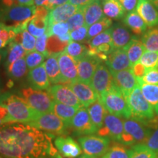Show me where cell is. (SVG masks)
I'll list each match as a JSON object with an SVG mask.
<instances>
[{
  "mask_svg": "<svg viewBox=\"0 0 158 158\" xmlns=\"http://www.w3.org/2000/svg\"><path fill=\"white\" fill-rule=\"evenodd\" d=\"M54 138L29 124H5L0 127V155L5 158H62L53 145Z\"/></svg>",
  "mask_w": 158,
  "mask_h": 158,
  "instance_id": "1",
  "label": "cell"
},
{
  "mask_svg": "<svg viewBox=\"0 0 158 158\" xmlns=\"http://www.w3.org/2000/svg\"><path fill=\"white\" fill-rule=\"evenodd\" d=\"M0 103L7 110V123L29 124L39 114L30 107L24 98L16 94H2L0 97Z\"/></svg>",
  "mask_w": 158,
  "mask_h": 158,
  "instance_id": "2",
  "label": "cell"
},
{
  "mask_svg": "<svg viewBox=\"0 0 158 158\" xmlns=\"http://www.w3.org/2000/svg\"><path fill=\"white\" fill-rule=\"evenodd\" d=\"M35 12L36 6L35 5L16 4L8 8L2 9L0 11V18L5 22L11 23L9 26H12L16 34H19L27 29V25L30 20L34 17Z\"/></svg>",
  "mask_w": 158,
  "mask_h": 158,
  "instance_id": "3",
  "label": "cell"
},
{
  "mask_svg": "<svg viewBox=\"0 0 158 158\" xmlns=\"http://www.w3.org/2000/svg\"><path fill=\"white\" fill-rule=\"evenodd\" d=\"M100 99L109 113L123 119L132 117L127 99L115 84L110 90L100 96Z\"/></svg>",
  "mask_w": 158,
  "mask_h": 158,
  "instance_id": "4",
  "label": "cell"
},
{
  "mask_svg": "<svg viewBox=\"0 0 158 158\" xmlns=\"http://www.w3.org/2000/svg\"><path fill=\"white\" fill-rule=\"evenodd\" d=\"M124 120V132L120 143L124 146H133L144 143L151 133L152 127H148L145 122L133 118Z\"/></svg>",
  "mask_w": 158,
  "mask_h": 158,
  "instance_id": "5",
  "label": "cell"
},
{
  "mask_svg": "<svg viewBox=\"0 0 158 158\" xmlns=\"http://www.w3.org/2000/svg\"><path fill=\"white\" fill-rule=\"evenodd\" d=\"M127 100L132 114L131 118L146 122L155 117V112L142 93L139 84L130 92Z\"/></svg>",
  "mask_w": 158,
  "mask_h": 158,
  "instance_id": "6",
  "label": "cell"
},
{
  "mask_svg": "<svg viewBox=\"0 0 158 158\" xmlns=\"http://www.w3.org/2000/svg\"><path fill=\"white\" fill-rule=\"evenodd\" d=\"M29 124L53 135H64L70 126L61 119L53 112L39 113Z\"/></svg>",
  "mask_w": 158,
  "mask_h": 158,
  "instance_id": "7",
  "label": "cell"
},
{
  "mask_svg": "<svg viewBox=\"0 0 158 158\" xmlns=\"http://www.w3.org/2000/svg\"><path fill=\"white\" fill-rule=\"evenodd\" d=\"M21 93L30 107L38 113L53 112L54 101L48 92L29 87L23 89Z\"/></svg>",
  "mask_w": 158,
  "mask_h": 158,
  "instance_id": "8",
  "label": "cell"
},
{
  "mask_svg": "<svg viewBox=\"0 0 158 158\" xmlns=\"http://www.w3.org/2000/svg\"><path fill=\"white\" fill-rule=\"evenodd\" d=\"M84 155L92 157H102L110 148V139L100 135H88L78 138Z\"/></svg>",
  "mask_w": 158,
  "mask_h": 158,
  "instance_id": "9",
  "label": "cell"
},
{
  "mask_svg": "<svg viewBox=\"0 0 158 158\" xmlns=\"http://www.w3.org/2000/svg\"><path fill=\"white\" fill-rule=\"evenodd\" d=\"M124 132L123 118L106 111L103 125L98 130V135L108 137L114 141L120 143Z\"/></svg>",
  "mask_w": 158,
  "mask_h": 158,
  "instance_id": "10",
  "label": "cell"
},
{
  "mask_svg": "<svg viewBox=\"0 0 158 158\" xmlns=\"http://www.w3.org/2000/svg\"><path fill=\"white\" fill-rule=\"evenodd\" d=\"M114 84L113 76L107 65L100 63L97 68L91 81V86L94 89L100 98L110 90Z\"/></svg>",
  "mask_w": 158,
  "mask_h": 158,
  "instance_id": "11",
  "label": "cell"
},
{
  "mask_svg": "<svg viewBox=\"0 0 158 158\" xmlns=\"http://www.w3.org/2000/svg\"><path fill=\"white\" fill-rule=\"evenodd\" d=\"M48 92L55 102L76 107L78 109L82 108L76 94L67 84H54L48 88Z\"/></svg>",
  "mask_w": 158,
  "mask_h": 158,
  "instance_id": "12",
  "label": "cell"
},
{
  "mask_svg": "<svg viewBox=\"0 0 158 158\" xmlns=\"http://www.w3.org/2000/svg\"><path fill=\"white\" fill-rule=\"evenodd\" d=\"M70 127L78 135H92L98 133V128L91 119L86 108H81L70 122Z\"/></svg>",
  "mask_w": 158,
  "mask_h": 158,
  "instance_id": "13",
  "label": "cell"
},
{
  "mask_svg": "<svg viewBox=\"0 0 158 158\" xmlns=\"http://www.w3.org/2000/svg\"><path fill=\"white\" fill-rule=\"evenodd\" d=\"M67 85L76 94L82 107L87 108L99 98V95L90 84L83 82L79 79L69 83Z\"/></svg>",
  "mask_w": 158,
  "mask_h": 158,
  "instance_id": "14",
  "label": "cell"
},
{
  "mask_svg": "<svg viewBox=\"0 0 158 158\" xmlns=\"http://www.w3.org/2000/svg\"><path fill=\"white\" fill-rule=\"evenodd\" d=\"M57 58L62 76L63 84H68L78 80V65L76 61L64 51L57 54Z\"/></svg>",
  "mask_w": 158,
  "mask_h": 158,
  "instance_id": "15",
  "label": "cell"
},
{
  "mask_svg": "<svg viewBox=\"0 0 158 158\" xmlns=\"http://www.w3.org/2000/svg\"><path fill=\"white\" fill-rule=\"evenodd\" d=\"M111 73L114 80V84L119 89L126 99L133 89L139 84L137 78L133 75L131 68Z\"/></svg>",
  "mask_w": 158,
  "mask_h": 158,
  "instance_id": "16",
  "label": "cell"
},
{
  "mask_svg": "<svg viewBox=\"0 0 158 158\" xmlns=\"http://www.w3.org/2000/svg\"><path fill=\"white\" fill-rule=\"evenodd\" d=\"M100 63H102V61L98 56L89 54L80 59L77 62L79 80L90 84L94 72Z\"/></svg>",
  "mask_w": 158,
  "mask_h": 158,
  "instance_id": "17",
  "label": "cell"
},
{
  "mask_svg": "<svg viewBox=\"0 0 158 158\" xmlns=\"http://www.w3.org/2000/svg\"><path fill=\"white\" fill-rule=\"evenodd\" d=\"M79 8L80 7L68 2L54 7L49 12L45 20L47 29L54 23L66 22L78 10Z\"/></svg>",
  "mask_w": 158,
  "mask_h": 158,
  "instance_id": "18",
  "label": "cell"
},
{
  "mask_svg": "<svg viewBox=\"0 0 158 158\" xmlns=\"http://www.w3.org/2000/svg\"><path fill=\"white\" fill-rule=\"evenodd\" d=\"M54 146L59 152L64 157H77L82 153V149L80 145L69 136L57 137L54 141Z\"/></svg>",
  "mask_w": 158,
  "mask_h": 158,
  "instance_id": "19",
  "label": "cell"
},
{
  "mask_svg": "<svg viewBox=\"0 0 158 158\" xmlns=\"http://www.w3.org/2000/svg\"><path fill=\"white\" fill-rule=\"evenodd\" d=\"M106 64L111 73H116L132 68L127 52L124 48L114 49L108 55Z\"/></svg>",
  "mask_w": 158,
  "mask_h": 158,
  "instance_id": "20",
  "label": "cell"
},
{
  "mask_svg": "<svg viewBox=\"0 0 158 158\" xmlns=\"http://www.w3.org/2000/svg\"><path fill=\"white\" fill-rule=\"evenodd\" d=\"M136 12L149 28L158 26V10L149 0H138Z\"/></svg>",
  "mask_w": 158,
  "mask_h": 158,
  "instance_id": "21",
  "label": "cell"
},
{
  "mask_svg": "<svg viewBox=\"0 0 158 158\" xmlns=\"http://www.w3.org/2000/svg\"><path fill=\"white\" fill-rule=\"evenodd\" d=\"M28 81L31 86L35 89H48L51 83L47 75L44 63L30 70L28 75Z\"/></svg>",
  "mask_w": 158,
  "mask_h": 158,
  "instance_id": "22",
  "label": "cell"
},
{
  "mask_svg": "<svg viewBox=\"0 0 158 158\" xmlns=\"http://www.w3.org/2000/svg\"><path fill=\"white\" fill-rule=\"evenodd\" d=\"M112 43L115 49L124 48L131 41L133 36L123 24L116 23L110 27Z\"/></svg>",
  "mask_w": 158,
  "mask_h": 158,
  "instance_id": "23",
  "label": "cell"
},
{
  "mask_svg": "<svg viewBox=\"0 0 158 158\" xmlns=\"http://www.w3.org/2000/svg\"><path fill=\"white\" fill-rule=\"evenodd\" d=\"M83 8H84L85 23L88 27L100 21L105 17L101 0H94Z\"/></svg>",
  "mask_w": 158,
  "mask_h": 158,
  "instance_id": "24",
  "label": "cell"
},
{
  "mask_svg": "<svg viewBox=\"0 0 158 158\" xmlns=\"http://www.w3.org/2000/svg\"><path fill=\"white\" fill-rule=\"evenodd\" d=\"M57 54L50 55L47 57L46 60L44 62L47 75H48L50 83L52 84H63L62 76L61 74L60 69H59Z\"/></svg>",
  "mask_w": 158,
  "mask_h": 158,
  "instance_id": "25",
  "label": "cell"
},
{
  "mask_svg": "<svg viewBox=\"0 0 158 158\" xmlns=\"http://www.w3.org/2000/svg\"><path fill=\"white\" fill-rule=\"evenodd\" d=\"M123 22L136 35H143L147 30V25L145 21L135 11L128 13L124 17Z\"/></svg>",
  "mask_w": 158,
  "mask_h": 158,
  "instance_id": "26",
  "label": "cell"
},
{
  "mask_svg": "<svg viewBox=\"0 0 158 158\" xmlns=\"http://www.w3.org/2000/svg\"><path fill=\"white\" fill-rule=\"evenodd\" d=\"M104 15L110 19L119 20L124 18L125 10L118 0H102Z\"/></svg>",
  "mask_w": 158,
  "mask_h": 158,
  "instance_id": "27",
  "label": "cell"
},
{
  "mask_svg": "<svg viewBox=\"0 0 158 158\" xmlns=\"http://www.w3.org/2000/svg\"><path fill=\"white\" fill-rule=\"evenodd\" d=\"M124 49L127 52L130 64L133 66L135 63L139 62L140 59L144 53L145 48L141 40H140L138 37L133 36L129 44Z\"/></svg>",
  "mask_w": 158,
  "mask_h": 158,
  "instance_id": "28",
  "label": "cell"
},
{
  "mask_svg": "<svg viewBox=\"0 0 158 158\" xmlns=\"http://www.w3.org/2000/svg\"><path fill=\"white\" fill-rule=\"evenodd\" d=\"M87 110L92 122L98 128V130L100 129L103 125L104 118L107 110L104 107L100 98L94 103L90 105L87 108Z\"/></svg>",
  "mask_w": 158,
  "mask_h": 158,
  "instance_id": "29",
  "label": "cell"
},
{
  "mask_svg": "<svg viewBox=\"0 0 158 158\" xmlns=\"http://www.w3.org/2000/svg\"><path fill=\"white\" fill-rule=\"evenodd\" d=\"M146 100L152 106L155 114L158 116V84H139Z\"/></svg>",
  "mask_w": 158,
  "mask_h": 158,
  "instance_id": "30",
  "label": "cell"
},
{
  "mask_svg": "<svg viewBox=\"0 0 158 158\" xmlns=\"http://www.w3.org/2000/svg\"><path fill=\"white\" fill-rule=\"evenodd\" d=\"M78 110V108L76 107H73V106L59 103V102L54 101L53 113L56 114L57 116H59L65 123L70 126V122L74 116L76 114Z\"/></svg>",
  "mask_w": 158,
  "mask_h": 158,
  "instance_id": "31",
  "label": "cell"
},
{
  "mask_svg": "<svg viewBox=\"0 0 158 158\" xmlns=\"http://www.w3.org/2000/svg\"><path fill=\"white\" fill-rule=\"evenodd\" d=\"M141 40L146 50L158 53V27H152L146 31Z\"/></svg>",
  "mask_w": 158,
  "mask_h": 158,
  "instance_id": "32",
  "label": "cell"
},
{
  "mask_svg": "<svg viewBox=\"0 0 158 158\" xmlns=\"http://www.w3.org/2000/svg\"><path fill=\"white\" fill-rule=\"evenodd\" d=\"M45 20L46 19H44V18L37 17L34 15V17L30 20L28 25H27V30L35 37L42 36L46 33L47 30Z\"/></svg>",
  "mask_w": 158,
  "mask_h": 158,
  "instance_id": "33",
  "label": "cell"
},
{
  "mask_svg": "<svg viewBox=\"0 0 158 158\" xmlns=\"http://www.w3.org/2000/svg\"><path fill=\"white\" fill-rule=\"evenodd\" d=\"M27 65L26 63L25 57L18 59L11 64L6 67L7 73L10 78L19 79L23 78L27 73Z\"/></svg>",
  "mask_w": 158,
  "mask_h": 158,
  "instance_id": "34",
  "label": "cell"
},
{
  "mask_svg": "<svg viewBox=\"0 0 158 158\" xmlns=\"http://www.w3.org/2000/svg\"><path fill=\"white\" fill-rule=\"evenodd\" d=\"M26 54H27V51L23 48L22 45L14 41H12L11 43H10L8 48H7V57L5 66H8L18 59L25 57Z\"/></svg>",
  "mask_w": 158,
  "mask_h": 158,
  "instance_id": "35",
  "label": "cell"
},
{
  "mask_svg": "<svg viewBox=\"0 0 158 158\" xmlns=\"http://www.w3.org/2000/svg\"><path fill=\"white\" fill-rule=\"evenodd\" d=\"M64 52L73 57L76 62L84 58L88 54V46L84 45L77 42H70L64 49Z\"/></svg>",
  "mask_w": 158,
  "mask_h": 158,
  "instance_id": "36",
  "label": "cell"
},
{
  "mask_svg": "<svg viewBox=\"0 0 158 158\" xmlns=\"http://www.w3.org/2000/svg\"><path fill=\"white\" fill-rule=\"evenodd\" d=\"M112 24H113V23H112L111 19L108 17H104L100 21L91 25L88 29L87 41L93 38L94 37L97 36L99 34H100V33L103 32L104 31L110 28Z\"/></svg>",
  "mask_w": 158,
  "mask_h": 158,
  "instance_id": "37",
  "label": "cell"
},
{
  "mask_svg": "<svg viewBox=\"0 0 158 158\" xmlns=\"http://www.w3.org/2000/svg\"><path fill=\"white\" fill-rule=\"evenodd\" d=\"M13 41L22 45L27 52L35 50L36 38L31 35L27 29L17 34Z\"/></svg>",
  "mask_w": 158,
  "mask_h": 158,
  "instance_id": "38",
  "label": "cell"
},
{
  "mask_svg": "<svg viewBox=\"0 0 158 158\" xmlns=\"http://www.w3.org/2000/svg\"><path fill=\"white\" fill-rule=\"evenodd\" d=\"M16 35L15 29L12 26L0 22V50L13 41Z\"/></svg>",
  "mask_w": 158,
  "mask_h": 158,
  "instance_id": "39",
  "label": "cell"
},
{
  "mask_svg": "<svg viewBox=\"0 0 158 158\" xmlns=\"http://www.w3.org/2000/svg\"><path fill=\"white\" fill-rule=\"evenodd\" d=\"M133 150L127 149L124 145L115 144L109 148L102 158H131Z\"/></svg>",
  "mask_w": 158,
  "mask_h": 158,
  "instance_id": "40",
  "label": "cell"
},
{
  "mask_svg": "<svg viewBox=\"0 0 158 158\" xmlns=\"http://www.w3.org/2000/svg\"><path fill=\"white\" fill-rule=\"evenodd\" d=\"M133 150L131 158H158V152L152 151L144 143L135 144L131 147Z\"/></svg>",
  "mask_w": 158,
  "mask_h": 158,
  "instance_id": "41",
  "label": "cell"
},
{
  "mask_svg": "<svg viewBox=\"0 0 158 158\" xmlns=\"http://www.w3.org/2000/svg\"><path fill=\"white\" fill-rule=\"evenodd\" d=\"M68 43L62 42L57 36H50L48 38L47 52L48 56L52 54H57L64 51Z\"/></svg>",
  "mask_w": 158,
  "mask_h": 158,
  "instance_id": "42",
  "label": "cell"
},
{
  "mask_svg": "<svg viewBox=\"0 0 158 158\" xmlns=\"http://www.w3.org/2000/svg\"><path fill=\"white\" fill-rule=\"evenodd\" d=\"M45 57L46 56L35 50L28 51L25 56L26 63L29 70H31L43 64Z\"/></svg>",
  "mask_w": 158,
  "mask_h": 158,
  "instance_id": "43",
  "label": "cell"
},
{
  "mask_svg": "<svg viewBox=\"0 0 158 158\" xmlns=\"http://www.w3.org/2000/svg\"><path fill=\"white\" fill-rule=\"evenodd\" d=\"M88 46L91 48H97L99 45L104 44V43H112L111 37V29L109 28L103 32L100 33L97 36L94 37L89 40L87 41ZM113 44V43H112Z\"/></svg>",
  "mask_w": 158,
  "mask_h": 158,
  "instance_id": "44",
  "label": "cell"
},
{
  "mask_svg": "<svg viewBox=\"0 0 158 158\" xmlns=\"http://www.w3.org/2000/svg\"><path fill=\"white\" fill-rule=\"evenodd\" d=\"M68 23L70 31L74 30V29H78L79 27H81L83 26L86 25L85 23L84 8L80 7L78 11L75 14H73L66 21Z\"/></svg>",
  "mask_w": 158,
  "mask_h": 158,
  "instance_id": "45",
  "label": "cell"
},
{
  "mask_svg": "<svg viewBox=\"0 0 158 158\" xmlns=\"http://www.w3.org/2000/svg\"><path fill=\"white\" fill-rule=\"evenodd\" d=\"M139 62L147 70L156 68L158 66V53L149 51H144Z\"/></svg>",
  "mask_w": 158,
  "mask_h": 158,
  "instance_id": "46",
  "label": "cell"
},
{
  "mask_svg": "<svg viewBox=\"0 0 158 158\" xmlns=\"http://www.w3.org/2000/svg\"><path fill=\"white\" fill-rule=\"evenodd\" d=\"M70 32V28H69L67 22H58L54 23L50 26L46 30V34L48 37L50 36H62L67 33Z\"/></svg>",
  "mask_w": 158,
  "mask_h": 158,
  "instance_id": "47",
  "label": "cell"
},
{
  "mask_svg": "<svg viewBox=\"0 0 158 158\" xmlns=\"http://www.w3.org/2000/svg\"><path fill=\"white\" fill-rule=\"evenodd\" d=\"M89 27L86 25L79 27L78 29H74L70 31V37L72 40L75 42H84L87 41V35H88Z\"/></svg>",
  "mask_w": 158,
  "mask_h": 158,
  "instance_id": "48",
  "label": "cell"
},
{
  "mask_svg": "<svg viewBox=\"0 0 158 158\" xmlns=\"http://www.w3.org/2000/svg\"><path fill=\"white\" fill-rule=\"evenodd\" d=\"M144 144L152 151L158 152V124L152 127L151 133Z\"/></svg>",
  "mask_w": 158,
  "mask_h": 158,
  "instance_id": "49",
  "label": "cell"
},
{
  "mask_svg": "<svg viewBox=\"0 0 158 158\" xmlns=\"http://www.w3.org/2000/svg\"><path fill=\"white\" fill-rule=\"evenodd\" d=\"M138 82L139 84H158V66L147 70L144 76Z\"/></svg>",
  "mask_w": 158,
  "mask_h": 158,
  "instance_id": "50",
  "label": "cell"
},
{
  "mask_svg": "<svg viewBox=\"0 0 158 158\" xmlns=\"http://www.w3.org/2000/svg\"><path fill=\"white\" fill-rule=\"evenodd\" d=\"M48 36L46 34H44L42 36L37 37L36 44H35V51H38L45 56L48 57L47 52V43H48Z\"/></svg>",
  "mask_w": 158,
  "mask_h": 158,
  "instance_id": "51",
  "label": "cell"
},
{
  "mask_svg": "<svg viewBox=\"0 0 158 158\" xmlns=\"http://www.w3.org/2000/svg\"><path fill=\"white\" fill-rule=\"evenodd\" d=\"M131 70L133 71V75L135 76V78H137L138 81L143 78L144 75L146 74V73H147V69L140 62H138L137 63H135V64H133V66H132Z\"/></svg>",
  "mask_w": 158,
  "mask_h": 158,
  "instance_id": "52",
  "label": "cell"
},
{
  "mask_svg": "<svg viewBox=\"0 0 158 158\" xmlns=\"http://www.w3.org/2000/svg\"><path fill=\"white\" fill-rule=\"evenodd\" d=\"M125 12L130 13L135 11L138 0H118Z\"/></svg>",
  "mask_w": 158,
  "mask_h": 158,
  "instance_id": "53",
  "label": "cell"
},
{
  "mask_svg": "<svg viewBox=\"0 0 158 158\" xmlns=\"http://www.w3.org/2000/svg\"><path fill=\"white\" fill-rule=\"evenodd\" d=\"M7 116H8V113L7 108L0 103V127L7 123Z\"/></svg>",
  "mask_w": 158,
  "mask_h": 158,
  "instance_id": "54",
  "label": "cell"
},
{
  "mask_svg": "<svg viewBox=\"0 0 158 158\" xmlns=\"http://www.w3.org/2000/svg\"><path fill=\"white\" fill-rule=\"evenodd\" d=\"M68 1L69 0H51L45 7L48 8L49 10H51L54 9V7H57V6L64 5L65 3H68Z\"/></svg>",
  "mask_w": 158,
  "mask_h": 158,
  "instance_id": "55",
  "label": "cell"
},
{
  "mask_svg": "<svg viewBox=\"0 0 158 158\" xmlns=\"http://www.w3.org/2000/svg\"><path fill=\"white\" fill-rule=\"evenodd\" d=\"M94 0H69L70 3L78 7H84Z\"/></svg>",
  "mask_w": 158,
  "mask_h": 158,
  "instance_id": "56",
  "label": "cell"
},
{
  "mask_svg": "<svg viewBox=\"0 0 158 158\" xmlns=\"http://www.w3.org/2000/svg\"><path fill=\"white\" fill-rule=\"evenodd\" d=\"M0 2L3 7L2 9H5L16 5L18 4V0H0Z\"/></svg>",
  "mask_w": 158,
  "mask_h": 158,
  "instance_id": "57",
  "label": "cell"
},
{
  "mask_svg": "<svg viewBox=\"0 0 158 158\" xmlns=\"http://www.w3.org/2000/svg\"><path fill=\"white\" fill-rule=\"evenodd\" d=\"M51 0H34L35 5L36 7H46Z\"/></svg>",
  "mask_w": 158,
  "mask_h": 158,
  "instance_id": "58",
  "label": "cell"
},
{
  "mask_svg": "<svg viewBox=\"0 0 158 158\" xmlns=\"http://www.w3.org/2000/svg\"><path fill=\"white\" fill-rule=\"evenodd\" d=\"M18 4L27 5H34V0H18Z\"/></svg>",
  "mask_w": 158,
  "mask_h": 158,
  "instance_id": "59",
  "label": "cell"
},
{
  "mask_svg": "<svg viewBox=\"0 0 158 158\" xmlns=\"http://www.w3.org/2000/svg\"><path fill=\"white\" fill-rule=\"evenodd\" d=\"M149 1L158 10V0H149Z\"/></svg>",
  "mask_w": 158,
  "mask_h": 158,
  "instance_id": "60",
  "label": "cell"
},
{
  "mask_svg": "<svg viewBox=\"0 0 158 158\" xmlns=\"http://www.w3.org/2000/svg\"><path fill=\"white\" fill-rule=\"evenodd\" d=\"M81 158H97V157H89V156H86V155H83L81 157ZM98 158H102V157H98Z\"/></svg>",
  "mask_w": 158,
  "mask_h": 158,
  "instance_id": "61",
  "label": "cell"
},
{
  "mask_svg": "<svg viewBox=\"0 0 158 158\" xmlns=\"http://www.w3.org/2000/svg\"><path fill=\"white\" fill-rule=\"evenodd\" d=\"M2 51L0 50V64H1V61H2Z\"/></svg>",
  "mask_w": 158,
  "mask_h": 158,
  "instance_id": "62",
  "label": "cell"
},
{
  "mask_svg": "<svg viewBox=\"0 0 158 158\" xmlns=\"http://www.w3.org/2000/svg\"><path fill=\"white\" fill-rule=\"evenodd\" d=\"M0 158H5L4 157H2V156L1 155H0Z\"/></svg>",
  "mask_w": 158,
  "mask_h": 158,
  "instance_id": "63",
  "label": "cell"
},
{
  "mask_svg": "<svg viewBox=\"0 0 158 158\" xmlns=\"http://www.w3.org/2000/svg\"><path fill=\"white\" fill-rule=\"evenodd\" d=\"M0 92H1V89H0ZM0 97H1V93H0Z\"/></svg>",
  "mask_w": 158,
  "mask_h": 158,
  "instance_id": "64",
  "label": "cell"
}]
</instances>
